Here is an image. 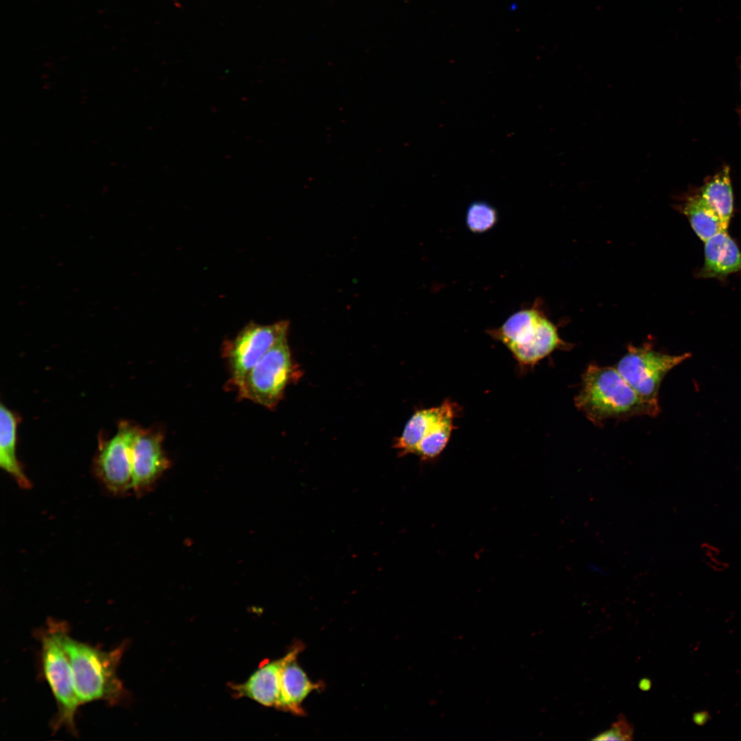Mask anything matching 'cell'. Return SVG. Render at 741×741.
<instances>
[{
    "label": "cell",
    "mask_w": 741,
    "mask_h": 741,
    "mask_svg": "<svg viewBox=\"0 0 741 741\" xmlns=\"http://www.w3.org/2000/svg\"><path fill=\"white\" fill-rule=\"evenodd\" d=\"M576 407L595 425L607 419L657 416L659 405L643 399L615 368L589 364L582 375Z\"/></svg>",
    "instance_id": "cell-1"
},
{
    "label": "cell",
    "mask_w": 741,
    "mask_h": 741,
    "mask_svg": "<svg viewBox=\"0 0 741 741\" xmlns=\"http://www.w3.org/2000/svg\"><path fill=\"white\" fill-rule=\"evenodd\" d=\"M77 696L81 705L103 701L115 705L126 694L117 669L126 642L110 650H103L69 636L64 637Z\"/></svg>",
    "instance_id": "cell-2"
},
{
    "label": "cell",
    "mask_w": 741,
    "mask_h": 741,
    "mask_svg": "<svg viewBox=\"0 0 741 741\" xmlns=\"http://www.w3.org/2000/svg\"><path fill=\"white\" fill-rule=\"evenodd\" d=\"M64 622L49 619L38 632L41 646V663L45 679L55 698L58 707L52 727H65L76 733L75 717L81 705L77 696L71 666L64 647L68 632Z\"/></svg>",
    "instance_id": "cell-3"
},
{
    "label": "cell",
    "mask_w": 741,
    "mask_h": 741,
    "mask_svg": "<svg viewBox=\"0 0 741 741\" xmlns=\"http://www.w3.org/2000/svg\"><path fill=\"white\" fill-rule=\"evenodd\" d=\"M489 333L503 343L522 366H533L565 346L556 326L534 308L515 313Z\"/></svg>",
    "instance_id": "cell-4"
},
{
    "label": "cell",
    "mask_w": 741,
    "mask_h": 741,
    "mask_svg": "<svg viewBox=\"0 0 741 741\" xmlns=\"http://www.w3.org/2000/svg\"><path fill=\"white\" fill-rule=\"evenodd\" d=\"M456 404L445 400L440 405L415 412L407 422L395 447L402 454H416L424 460L437 457L455 428Z\"/></svg>",
    "instance_id": "cell-5"
},
{
    "label": "cell",
    "mask_w": 741,
    "mask_h": 741,
    "mask_svg": "<svg viewBox=\"0 0 741 741\" xmlns=\"http://www.w3.org/2000/svg\"><path fill=\"white\" fill-rule=\"evenodd\" d=\"M292 362L287 338L274 346L235 385L238 395L268 408H274L290 379Z\"/></svg>",
    "instance_id": "cell-6"
},
{
    "label": "cell",
    "mask_w": 741,
    "mask_h": 741,
    "mask_svg": "<svg viewBox=\"0 0 741 741\" xmlns=\"http://www.w3.org/2000/svg\"><path fill=\"white\" fill-rule=\"evenodd\" d=\"M689 357V353L672 355L658 352L648 344L641 346L630 345L615 368L643 399L659 405L658 395L663 379Z\"/></svg>",
    "instance_id": "cell-7"
},
{
    "label": "cell",
    "mask_w": 741,
    "mask_h": 741,
    "mask_svg": "<svg viewBox=\"0 0 741 741\" xmlns=\"http://www.w3.org/2000/svg\"><path fill=\"white\" fill-rule=\"evenodd\" d=\"M138 427L122 420L111 438L99 439L94 470L105 486L115 494L130 489L132 447Z\"/></svg>",
    "instance_id": "cell-8"
},
{
    "label": "cell",
    "mask_w": 741,
    "mask_h": 741,
    "mask_svg": "<svg viewBox=\"0 0 741 741\" xmlns=\"http://www.w3.org/2000/svg\"><path fill=\"white\" fill-rule=\"evenodd\" d=\"M289 323H250L225 346L231 382L238 384L251 368L277 343L287 338Z\"/></svg>",
    "instance_id": "cell-9"
},
{
    "label": "cell",
    "mask_w": 741,
    "mask_h": 741,
    "mask_svg": "<svg viewBox=\"0 0 741 741\" xmlns=\"http://www.w3.org/2000/svg\"><path fill=\"white\" fill-rule=\"evenodd\" d=\"M163 440L158 429H137L132 447L130 485L137 493L147 489L169 467Z\"/></svg>",
    "instance_id": "cell-10"
},
{
    "label": "cell",
    "mask_w": 741,
    "mask_h": 741,
    "mask_svg": "<svg viewBox=\"0 0 741 741\" xmlns=\"http://www.w3.org/2000/svg\"><path fill=\"white\" fill-rule=\"evenodd\" d=\"M301 646H296L287 654L280 674L279 696L277 708L296 714H303L301 703L319 685L312 683L296 661Z\"/></svg>",
    "instance_id": "cell-11"
},
{
    "label": "cell",
    "mask_w": 741,
    "mask_h": 741,
    "mask_svg": "<svg viewBox=\"0 0 741 741\" xmlns=\"http://www.w3.org/2000/svg\"><path fill=\"white\" fill-rule=\"evenodd\" d=\"M741 271V251L727 231L705 242V261L699 276L722 278Z\"/></svg>",
    "instance_id": "cell-12"
},
{
    "label": "cell",
    "mask_w": 741,
    "mask_h": 741,
    "mask_svg": "<svg viewBox=\"0 0 741 741\" xmlns=\"http://www.w3.org/2000/svg\"><path fill=\"white\" fill-rule=\"evenodd\" d=\"M20 416L3 403L0 405V467L11 475L23 489H30L31 482L26 476L16 454L17 430Z\"/></svg>",
    "instance_id": "cell-13"
},
{
    "label": "cell",
    "mask_w": 741,
    "mask_h": 741,
    "mask_svg": "<svg viewBox=\"0 0 741 741\" xmlns=\"http://www.w3.org/2000/svg\"><path fill=\"white\" fill-rule=\"evenodd\" d=\"M728 166H724L710 177L701 187L698 193L716 212L725 230L727 228L733 210V196Z\"/></svg>",
    "instance_id": "cell-14"
},
{
    "label": "cell",
    "mask_w": 741,
    "mask_h": 741,
    "mask_svg": "<svg viewBox=\"0 0 741 741\" xmlns=\"http://www.w3.org/2000/svg\"><path fill=\"white\" fill-rule=\"evenodd\" d=\"M678 209L688 219L692 228L704 242L725 230L716 212L698 193L685 198Z\"/></svg>",
    "instance_id": "cell-15"
},
{
    "label": "cell",
    "mask_w": 741,
    "mask_h": 741,
    "mask_svg": "<svg viewBox=\"0 0 741 741\" xmlns=\"http://www.w3.org/2000/svg\"><path fill=\"white\" fill-rule=\"evenodd\" d=\"M497 220L496 210L483 201L472 202L467 211V225L474 233H483L491 228Z\"/></svg>",
    "instance_id": "cell-16"
},
{
    "label": "cell",
    "mask_w": 741,
    "mask_h": 741,
    "mask_svg": "<svg viewBox=\"0 0 741 741\" xmlns=\"http://www.w3.org/2000/svg\"><path fill=\"white\" fill-rule=\"evenodd\" d=\"M634 727L626 717L620 714L611 727L591 738L592 740L628 741L633 739Z\"/></svg>",
    "instance_id": "cell-17"
},
{
    "label": "cell",
    "mask_w": 741,
    "mask_h": 741,
    "mask_svg": "<svg viewBox=\"0 0 741 741\" xmlns=\"http://www.w3.org/2000/svg\"><path fill=\"white\" fill-rule=\"evenodd\" d=\"M709 718V713L706 711L696 712L692 716L693 721L698 725H704Z\"/></svg>",
    "instance_id": "cell-18"
},
{
    "label": "cell",
    "mask_w": 741,
    "mask_h": 741,
    "mask_svg": "<svg viewBox=\"0 0 741 741\" xmlns=\"http://www.w3.org/2000/svg\"><path fill=\"white\" fill-rule=\"evenodd\" d=\"M638 687L641 690L647 692L652 687V681L650 679L643 678L639 681Z\"/></svg>",
    "instance_id": "cell-19"
}]
</instances>
